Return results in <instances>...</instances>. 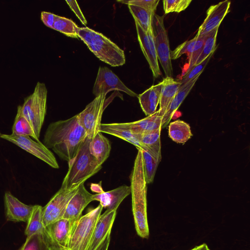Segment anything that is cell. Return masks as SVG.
<instances>
[{"instance_id": "1", "label": "cell", "mask_w": 250, "mask_h": 250, "mask_svg": "<svg viewBox=\"0 0 250 250\" xmlns=\"http://www.w3.org/2000/svg\"><path fill=\"white\" fill-rule=\"evenodd\" d=\"M87 138L78 114L51 123L44 134L43 145L62 159L69 162L77 154Z\"/></svg>"}, {"instance_id": "2", "label": "cell", "mask_w": 250, "mask_h": 250, "mask_svg": "<svg viewBox=\"0 0 250 250\" xmlns=\"http://www.w3.org/2000/svg\"><path fill=\"white\" fill-rule=\"evenodd\" d=\"M138 149L130 176L132 212L137 234L147 239L149 230L147 216V184L143 167L142 149Z\"/></svg>"}, {"instance_id": "3", "label": "cell", "mask_w": 250, "mask_h": 250, "mask_svg": "<svg viewBox=\"0 0 250 250\" xmlns=\"http://www.w3.org/2000/svg\"><path fill=\"white\" fill-rule=\"evenodd\" d=\"M78 38L104 62L114 67L125 63L124 51L102 33L87 27H80Z\"/></svg>"}, {"instance_id": "4", "label": "cell", "mask_w": 250, "mask_h": 250, "mask_svg": "<svg viewBox=\"0 0 250 250\" xmlns=\"http://www.w3.org/2000/svg\"><path fill=\"white\" fill-rule=\"evenodd\" d=\"M90 140L87 138L76 156L68 162V169L62 187L70 189L79 185L101 169L102 165L90 152Z\"/></svg>"}, {"instance_id": "5", "label": "cell", "mask_w": 250, "mask_h": 250, "mask_svg": "<svg viewBox=\"0 0 250 250\" xmlns=\"http://www.w3.org/2000/svg\"><path fill=\"white\" fill-rule=\"evenodd\" d=\"M47 90L44 83L38 82L33 92L24 99L21 105L22 114L31 125L39 139L46 113Z\"/></svg>"}, {"instance_id": "6", "label": "cell", "mask_w": 250, "mask_h": 250, "mask_svg": "<svg viewBox=\"0 0 250 250\" xmlns=\"http://www.w3.org/2000/svg\"><path fill=\"white\" fill-rule=\"evenodd\" d=\"M103 208L99 204L82 216L74 224L69 238L68 250H87L92 235Z\"/></svg>"}, {"instance_id": "7", "label": "cell", "mask_w": 250, "mask_h": 250, "mask_svg": "<svg viewBox=\"0 0 250 250\" xmlns=\"http://www.w3.org/2000/svg\"><path fill=\"white\" fill-rule=\"evenodd\" d=\"M164 16L154 14L153 28L155 37V44L158 60L164 71L166 77H172L173 69L171 63V51L167 32L164 25Z\"/></svg>"}, {"instance_id": "8", "label": "cell", "mask_w": 250, "mask_h": 250, "mask_svg": "<svg viewBox=\"0 0 250 250\" xmlns=\"http://www.w3.org/2000/svg\"><path fill=\"white\" fill-rule=\"evenodd\" d=\"M80 185L70 189L61 187L47 204L42 207V221L44 228L63 218L69 201L76 193Z\"/></svg>"}, {"instance_id": "9", "label": "cell", "mask_w": 250, "mask_h": 250, "mask_svg": "<svg viewBox=\"0 0 250 250\" xmlns=\"http://www.w3.org/2000/svg\"><path fill=\"white\" fill-rule=\"evenodd\" d=\"M106 94H101L78 114L79 121L86 131L87 138L92 139L100 132Z\"/></svg>"}, {"instance_id": "10", "label": "cell", "mask_w": 250, "mask_h": 250, "mask_svg": "<svg viewBox=\"0 0 250 250\" xmlns=\"http://www.w3.org/2000/svg\"><path fill=\"white\" fill-rule=\"evenodd\" d=\"M1 138L6 140L43 161L54 168L59 167L53 154L42 143L32 140L28 136L1 134Z\"/></svg>"}, {"instance_id": "11", "label": "cell", "mask_w": 250, "mask_h": 250, "mask_svg": "<svg viewBox=\"0 0 250 250\" xmlns=\"http://www.w3.org/2000/svg\"><path fill=\"white\" fill-rule=\"evenodd\" d=\"M111 90L121 91L132 97L138 96L128 88L110 69L100 66L93 88V94L97 97L101 94H106Z\"/></svg>"}, {"instance_id": "12", "label": "cell", "mask_w": 250, "mask_h": 250, "mask_svg": "<svg viewBox=\"0 0 250 250\" xmlns=\"http://www.w3.org/2000/svg\"><path fill=\"white\" fill-rule=\"evenodd\" d=\"M135 23L141 48L149 65L153 77L157 78L161 75V72L158 61L153 28L146 33L137 21H135Z\"/></svg>"}, {"instance_id": "13", "label": "cell", "mask_w": 250, "mask_h": 250, "mask_svg": "<svg viewBox=\"0 0 250 250\" xmlns=\"http://www.w3.org/2000/svg\"><path fill=\"white\" fill-rule=\"evenodd\" d=\"M84 183L81 184L76 193L69 201L63 218L76 222L82 216L85 208L93 201V194L86 190Z\"/></svg>"}, {"instance_id": "14", "label": "cell", "mask_w": 250, "mask_h": 250, "mask_svg": "<svg viewBox=\"0 0 250 250\" xmlns=\"http://www.w3.org/2000/svg\"><path fill=\"white\" fill-rule=\"evenodd\" d=\"M116 211L106 210L103 214H101L95 227L87 250H99L111 231Z\"/></svg>"}, {"instance_id": "15", "label": "cell", "mask_w": 250, "mask_h": 250, "mask_svg": "<svg viewBox=\"0 0 250 250\" xmlns=\"http://www.w3.org/2000/svg\"><path fill=\"white\" fill-rule=\"evenodd\" d=\"M4 202L7 220L27 222L32 212L33 206L22 203L9 191L5 192Z\"/></svg>"}, {"instance_id": "16", "label": "cell", "mask_w": 250, "mask_h": 250, "mask_svg": "<svg viewBox=\"0 0 250 250\" xmlns=\"http://www.w3.org/2000/svg\"><path fill=\"white\" fill-rule=\"evenodd\" d=\"M230 1L226 0L210 6L207 11V17L199 27V35L207 34L219 26L224 17L229 11Z\"/></svg>"}, {"instance_id": "17", "label": "cell", "mask_w": 250, "mask_h": 250, "mask_svg": "<svg viewBox=\"0 0 250 250\" xmlns=\"http://www.w3.org/2000/svg\"><path fill=\"white\" fill-rule=\"evenodd\" d=\"M75 223L68 219L62 218L45 227V233L49 241L67 248Z\"/></svg>"}, {"instance_id": "18", "label": "cell", "mask_w": 250, "mask_h": 250, "mask_svg": "<svg viewBox=\"0 0 250 250\" xmlns=\"http://www.w3.org/2000/svg\"><path fill=\"white\" fill-rule=\"evenodd\" d=\"M131 193L130 186L123 185L111 190L93 194V201H97L107 210H117L121 202Z\"/></svg>"}, {"instance_id": "19", "label": "cell", "mask_w": 250, "mask_h": 250, "mask_svg": "<svg viewBox=\"0 0 250 250\" xmlns=\"http://www.w3.org/2000/svg\"><path fill=\"white\" fill-rule=\"evenodd\" d=\"M100 132L118 137L134 145L137 148H140L149 153V150L138 140L136 134L124 126L122 123H102Z\"/></svg>"}, {"instance_id": "20", "label": "cell", "mask_w": 250, "mask_h": 250, "mask_svg": "<svg viewBox=\"0 0 250 250\" xmlns=\"http://www.w3.org/2000/svg\"><path fill=\"white\" fill-rule=\"evenodd\" d=\"M201 74H199L188 83L181 85L176 95L169 104L162 117L161 128L165 127L172 119L174 114L188 96Z\"/></svg>"}, {"instance_id": "21", "label": "cell", "mask_w": 250, "mask_h": 250, "mask_svg": "<svg viewBox=\"0 0 250 250\" xmlns=\"http://www.w3.org/2000/svg\"><path fill=\"white\" fill-rule=\"evenodd\" d=\"M162 82L151 86L149 88L138 95L140 106L146 116L155 113L159 104Z\"/></svg>"}, {"instance_id": "22", "label": "cell", "mask_w": 250, "mask_h": 250, "mask_svg": "<svg viewBox=\"0 0 250 250\" xmlns=\"http://www.w3.org/2000/svg\"><path fill=\"white\" fill-rule=\"evenodd\" d=\"M161 82L162 86L159 102L160 108L158 111L159 115L163 117L169 104L178 91L181 83L175 81L172 77H166Z\"/></svg>"}, {"instance_id": "23", "label": "cell", "mask_w": 250, "mask_h": 250, "mask_svg": "<svg viewBox=\"0 0 250 250\" xmlns=\"http://www.w3.org/2000/svg\"><path fill=\"white\" fill-rule=\"evenodd\" d=\"M162 120V117L159 115L158 111H157L144 119L132 122L123 123L122 124L133 133L141 134L161 128Z\"/></svg>"}, {"instance_id": "24", "label": "cell", "mask_w": 250, "mask_h": 250, "mask_svg": "<svg viewBox=\"0 0 250 250\" xmlns=\"http://www.w3.org/2000/svg\"><path fill=\"white\" fill-rule=\"evenodd\" d=\"M89 148L91 154L102 165L108 158L111 146L108 139L99 132L91 139Z\"/></svg>"}, {"instance_id": "25", "label": "cell", "mask_w": 250, "mask_h": 250, "mask_svg": "<svg viewBox=\"0 0 250 250\" xmlns=\"http://www.w3.org/2000/svg\"><path fill=\"white\" fill-rule=\"evenodd\" d=\"M161 128L144 133H135L141 144L149 151L150 154L161 162L162 159L160 134Z\"/></svg>"}, {"instance_id": "26", "label": "cell", "mask_w": 250, "mask_h": 250, "mask_svg": "<svg viewBox=\"0 0 250 250\" xmlns=\"http://www.w3.org/2000/svg\"><path fill=\"white\" fill-rule=\"evenodd\" d=\"M168 136L175 142L185 144L192 136L189 125L183 121L176 120L168 126Z\"/></svg>"}, {"instance_id": "27", "label": "cell", "mask_w": 250, "mask_h": 250, "mask_svg": "<svg viewBox=\"0 0 250 250\" xmlns=\"http://www.w3.org/2000/svg\"><path fill=\"white\" fill-rule=\"evenodd\" d=\"M12 131L13 135L31 136L36 141H40L36 137L31 125L22 114L21 111V105L18 106L17 113L15 118Z\"/></svg>"}, {"instance_id": "28", "label": "cell", "mask_w": 250, "mask_h": 250, "mask_svg": "<svg viewBox=\"0 0 250 250\" xmlns=\"http://www.w3.org/2000/svg\"><path fill=\"white\" fill-rule=\"evenodd\" d=\"M128 7L134 20L146 33L153 28L154 12L136 5L129 4Z\"/></svg>"}, {"instance_id": "29", "label": "cell", "mask_w": 250, "mask_h": 250, "mask_svg": "<svg viewBox=\"0 0 250 250\" xmlns=\"http://www.w3.org/2000/svg\"><path fill=\"white\" fill-rule=\"evenodd\" d=\"M44 230L42 221V207L38 205H34L27 222L24 233L27 237H29L35 233L43 232Z\"/></svg>"}, {"instance_id": "30", "label": "cell", "mask_w": 250, "mask_h": 250, "mask_svg": "<svg viewBox=\"0 0 250 250\" xmlns=\"http://www.w3.org/2000/svg\"><path fill=\"white\" fill-rule=\"evenodd\" d=\"M53 29L68 37L78 38L80 27L72 20L55 15Z\"/></svg>"}, {"instance_id": "31", "label": "cell", "mask_w": 250, "mask_h": 250, "mask_svg": "<svg viewBox=\"0 0 250 250\" xmlns=\"http://www.w3.org/2000/svg\"><path fill=\"white\" fill-rule=\"evenodd\" d=\"M48 238L43 232L27 237L24 243L19 250H49Z\"/></svg>"}, {"instance_id": "32", "label": "cell", "mask_w": 250, "mask_h": 250, "mask_svg": "<svg viewBox=\"0 0 250 250\" xmlns=\"http://www.w3.org/2000/svg\"><path fill=\"white\" fill-rule=\"evenodd\" d=\"M143 167L146 184L153 182L155 172L159 163V160L154 158L148 152L142 150Z\"/></svg>"}, {"instance_id": "33", "label": "cell", "mask_w": 250, "mask_h": 250, "mask_svg": "<svg viewBox=\"0 0 250 250\" xmlns=\"http://www.w3.org/2000/svg\"><path fill=\"white\" fill-rule=\"evenodd\" d=\"M219 26L208 33L206 38L202 52L198 59L195 65L200 63L205 60L211 53L215 52L217 46H216V40Z\"/></svg>"}, {"instance_id": "34", "label": "cell", "mask_w": 250, "mask_h": 250, "mask_svg": "<svg viewBox=\"0 0 250 250\" xmlns=\"http://www.w3.org/2000/svg\"><path fill=\"white\" fill-rule=\"evenodd\" d=\"M198 33L192 39L187 41L178 45L173 51H171V59L176 60L179 58L184 54H187L188 61L196 42Z\"/></svg>"}, {"instance_id": "35", "label": "cell", "mask_w": 250, "mask_h": 250, "mask_svg": "<svg viewBox=\"0 0 250 250\" xmlns=\"http://www.w3.org/2000/svg\"><path fill=\"white\" fill-rule=\"evenodd\" d=\"M191 1V0H164L163 3L165 13H179L185 10Z\"/></svg>"}, {"instance_id": "36", "label": "cell", "mask_w": 250, "mask_h": 250, "mask_svg": "<svg viewBox=\"0 0 250 250\" xmlns=\"http://www.w3.org/2000/svg\"><path fill=\"white\" fill-rule=\"evenodd\" d=\"M198 37L192 50L190 58L188 61V67L185 74L188 73L195 65L202 52L204 42L208 33L202 35H199L198 33Z\"/></svg>"}, {"instance_id": "37", "label": "cell", "mask_w": 250, "mask_h": 250, "mask_svg": "<svg viewBox=\"0 0 250 250\" xmlns=\"http://www.w3.org/2000/svg\"><path fill=\"white\" fill-rule=\"evenodd\" d=\"M214 53H211L205 60L194 65L188 73L185 74L180 81L181 85L188 83L198 75L201 74Z\"/></svg>"}, {"instance_id": "38", "label": "cell", "mask_w": 250, "mask_h": 250, "mask_svg": "<svg viewBox=\"0 0 250 250\" xmlns=\"http://www.w3.org/2000/svg\"><path fill=\"white\" fill-rule=\"evenodd\" d=\"M117 2L125 4L138 6L143 8L150 10L155 13L159 0H117Z\"/></svg>"}, {"instance_id": "39", "label": "cell", "mask_w": 250, "mask_h": 250, "mask_svg": "<svg viewBox=\"0 0 250 250\" xmlns=\"http://www.w3.org/2000/svg\"><path fill=\"white\" fill-rule=\"evenodd\" d=\"M66 2L80 20L82 24L86 25L87 21L76 0H66Z\"/></svg>"}, {"instance_id": "40", "label": "cell", "mask_w": 250, "mask_h": 250, "mask_svg": "<svg viewBox=\"0 0 250 250\" xmlns=\"http://www.w3.org/2000/svg\"><path fill=\"white\" fill-rule=\"evenodd\" d=\"M55 14L50 12L42 11L41 18L43 23L47 27L52 28L55 21Z\"/></svg>"}, {"instance_id": "41", "label": "cell", "mask_w": 250, "mask_h": 250, "mask_svg": "<svg viewBox=\"0 0 250 250\" xmlns=\"http://www.w3.org/2000/svg\"><path fill=\"white\" fill-rule=\"evenodd\" d=\"M48 241L49 245V250H68V248H67L62 247L57 244H55L49 241V240Z\"/></svg>"}, {"instance_id": "42", "label": "cell", "mask_w": 250, "mask_h": 250, "mask_svg": "<svg viewBox=\"0 0 250 250\" xmlns=\"http://www.w3.org/2000/svg\"><path fill=\"white\" fill-rule=\"evenodd\" d=\"M110 234L111 232L109 233L107 236L106 239L102 244L99 250H108V248L109 245L110 241Z\"/></svg>"}, {"instance_id": "43", "label": "cell", "mask_w": 250, "mask_h": 250, "mask_svg": "<svg viewBox=\"0 0 250 250\" xmlns=\"http://www.w3.org/2000/svg\"><path fill=\"white\" fill-rule=\"evenodd\" d=\"M190 250H210L206 243L197 246Z\"/></svg>"}, {"instance_id": "44", "label": "cell", "mask_w": 250, "mask_h": 250, "mask_svg": "<svg viewBox=\"0 0 250 250\" xmlns=\"http://www.w3.org/2000/svg\"><path fill=\"white\" fill-rule=\"evenodd\" d=\"M1 133L0 132V138H1Z\"/></svg>"}]
</instances>
